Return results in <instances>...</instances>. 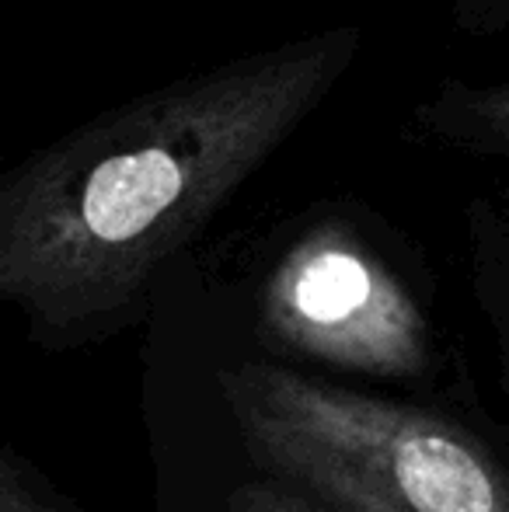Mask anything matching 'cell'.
Listing matches in <instances>:
<instances>
[{"label":"cell","instance_id":"1","mask_svg":"<svg viewBox=\"0 0 509 512\" xmlns=\"http://www.w3.org/2000/svg\"><path fill=\"white\" fill-rule=\"evenodd\" d=\"M360 32L154 91L63 136L0 189V297L53 349L102 342L321 105Z\"/></svg>","mask_w":509,"mask_h":512},{"label":"cell","instance_id":"2","mask_svg":"<svg viewBox=\"0 0 509 512\" xmlns=\"http://www.w3.org/2000/svg\"><path fill=\"white\" fill-rule=\"evenodd\" d=\"M245 478L231 512H509L506 464L450 418L276 363L220 373Z\"/></svg>","mask_w":509,"mask_h":512},{"label":"cell","instance_id":"3","mask_svg":"<svg viewBox=\"0 0 509 512\" xmlns=\"http://www.w3.org/2000/svg\"><path fill=\"white\" fill-rule=\"evenodd\" d=\"M262 328L276 349L370 380L429 370V324L398 276L346 227L304 230L262 286Z\"/></svg>","mask_w":509,"mask_h":512},{"label":"cell","instance_id":"4","mask_svg":"<svg viewBox=\"0 0 509 512\" xmlns=\"http://www.w3.org/2000/svg\"><path fill=\"white\" fill-rule=\"evenodd\" d=\"M422 115L450 140L509 154V84L482 91H443Z\"/></svg>","mask_w":509,"mask_h":512},{"label":"cell","instance_id":"5","mask_svg":"<svg viewBox=\"0 0 509 512\" xmlns=\"http://www.w3.org/2000/svg\"><path fill=\"white\" fill-rule=\"evenodd\" d=\"M0 512H81L11 443L0 453Z\"/></svg>","mask_w":509,"mask_h":512}]
</instances>
